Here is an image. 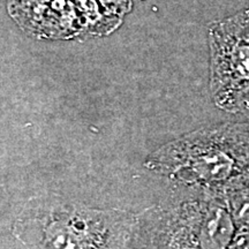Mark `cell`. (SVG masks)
Returning <instances> with one entry per match:
<instances>
[{
  "mask_svg": "<svg viewBox=\"0 0 249 249\" xmlns=\"http://www.w3.org/2000/svg\"><path fill=\"white\" fill-rule=\"evenodd\" d=\"M150 165L202 193L225 197L249 183V121L195 130L164 145Z\"/></svg>",
  "mask_w": 249,
  "mask_h": 249,
  "instance_id": "cell-1",
  "label": "cell"
},
{
  "mask_svg": "<svg viewBox=\"0 0 249 249\" xmlns=\"http://www.w3.org/2000/svg\"><path fill=\"white\" fill-rule=\"evenodd\" d=\"M210 90L217 107L249 114V8L209 30Z\"/></svg>",
  "mask_w": 249,
  "mask_h": 249,
  "instance_id": "cell-2",
  "label": "cell"
}]
</instances>
